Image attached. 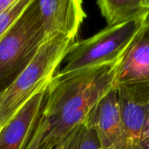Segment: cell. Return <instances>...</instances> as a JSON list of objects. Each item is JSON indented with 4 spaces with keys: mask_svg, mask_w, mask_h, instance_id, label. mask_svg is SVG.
Segmentation results:
<instances>
[{
    "mask_svg": "<svg viewBox=\"0 0 149 149\" xmlns=\"http://www.w3.org/2000/svg\"><path fill=\"white\" fill-rule=\"evenodd\" d=\"M119 62L70 72H57L45 92L41 120L45 131L38 149H56L86 122L102 98L115 87Z\"/></svg>",
    "mask_w": 149,
    "mask_h": 149,
    "instance_id": "1",
    "label": "cell"
},
{
    "mask_svg": "<svg viewBox=\"0 0 149 149\" xmlns=\"http://www.w3.org/2000/svg\"><path fill=\"white\" fill-rule=\"evenodd\" d=\"M76 41L56 35L45 41L13 83L0 95V126H4L32 97L46 90Z\"/></svg>",
    "mask_w": 149,
    "mask_h": 149,
    "instance_id": "2",
    "label": "cell"
},
{
    "mask_svg": "<svg viewBox=\"0 0 149 149\" xmlns=\"http://www.w3.org/2000/svg\"><path fill=\"white\" fill-rule=\"evenodd\" d=\"M148 20V16L131 22L107 26L93 36L75 42L63 60L65 65L58 72L65 73L119 62Z\"/></svg>",
    "mask_w": 149,
    "mask_h": 149,
    "instance_id": "3",
    "label": "cell"
},
{
    "mask_svg": "<svg viewBox=\"0 0 149 149\" xmlns=\"http://www.w3.org/2000/svg\"><path fill=\"white\" fill-rule=\"evenodd\" d=\"M125 138L124 149H146L143 134L149 113V82L116 87Z\"/></svg>",
    "mask_w": 149,
    "mask_h": 149,
    "instance_id": "5",
    "label": "cell"
},
{
    "mask_svg": "<svg viewBox=\"0 0 149 149\" xmlns=\"http://www.w3.org/2000/svg\"><path fill=\"white\" fill-rule=\"evenodd\" d=\"M56 149H100L93 128L87 123L76 127Z\"/></svg>",
    "mask_w": 149,
    "mask_h": 149,
    "instance_id": "11",
    "label": "cell"
},
{
    "mask_svg": "<svg viewBox=\"0 0 149 149\" xmlns=\"http://www.w3.org/2000/svg\"><path fill=\"white\" fill-rule=\"evenodd\" d=\"M97 5L107 26L149 16V0H99Z\"/></svg>",
    "mask_w": 149,
    "mask_h": 149,
    "instance_id": "10",
    "label": "cell"
},
{
    "mask_svg": "<svg viewBox=\"0 0 149 149\" xmlns=\"http://www.w3.org/2000/svg\"><path fill=\"white\" fill-rule=\"evenodd\" d=\"M144 146H145L146 149H147V148H149V135L148 137L144 141Z\"/></svg>",
    "mask_w": 149,
    "mask_h": 149,
    "instance_id": "15",
    "label": "cell"
},
{
    "mask_svg": "<svg viewBox=\"0 0 149 149\" xmlns=\"http://www.w3.org/2000/svg\"><path fill=\"white\" fill-rule=\"evenodd\" d=\"M86 122L93 128L100 149H124L125 138L116 87L106 94Z\"/></svg>",
    "mask_w": 149,
    "mask_h": 149,
    "instance_id": "7",
    "label": "cell"
},
{
    "mask_svg": "<svg viewBox=\"0 0 149 149\" xmlns=\"http://www.w3.org/2000/svg\"><path fill=\"white\" fill-rule=\"evenodd\" d=\"M149 82V20L119 61L115 87Z\"/></svg>",
    "mask_w": 149,
    "mask_h": 149,
    "instance_id": "9",
    "label": "cell"
},
{
    "mask_svg": "<svg viewBox=\"0 0 149 149\" xmlns=\"http://www.w3.org/2000/svg\"><path fill=\"white\" fill-rule=\"evenodd\" d=\"M44 131H45V124L40 118V120L37 126L35 133H34V134H33V136H32L29 145L27 146L26 149H38L39 142H40V140H41L42 135L44 134Z\"/></svg>",
    "mask_w": 149,
    "mask_h": 149,
    "instance_id": "12",
    "label": "cell"
},
{
    "mask_svg": "<svg viewBox=\"0 0 149 149\" xmlns=\"http://www.w3.org/2000/svg\"><path fill=\"white\" fill-rule=\"evenodd\" d=\"M45 41L56 36L75 38L86 17L81 0H35Z\"/></svg>",
    "mask_w": 149,
    "mask_h": 149,
    "instance_id": "6",
    "label": "cell"
},
{
    "mask_svg": "<svg viewBox=\"0 0 149 149\" xmlns=\"http://www.w3.org/2000/svg\"><path fill=\"white\" fill-rule=\"evenodd\" d=\"M16 0H0V14L14 3Z\"/></svg>",
    "mask_w": 149,
    "mask_h": 149,
    "instance_id": "13",
    "label": "cell"
},
{
    "mask_svg": "<svg viewBox=\"0 0 149 149\" xmlns=\"http://www.w3.org/2000/svg\"><path fill=\"white\" fill-rule=\"evenodd\" d=\"M0 95H1V94H0ZM1 128H2V127H1V126H0V130H1Z\"/></svg>",
    "mask_w": 149,
    "mask_h": 149,
    "instance_id": "16",
    "label": "cell"
},
{
    "mask_svg": "<svg viewBox=\"0 0 149 149\" xmlns=\"http://www.w3.org/2000/svg\"><path fill=\"white\" fill-rule=\"evenodd\" d=\"M149 135V113L148 115V119H147V122H146V126H145V130H144V134H143V143L144 141L148 137Z\"/></svg>",
    "mask_w": 149,
    "mask_h": 149,
    "instance_id": "14",
    "label": "cell"
},
{
    "mask_svg": "<svg viewBox=\"0 0 149 149\" xmlns=\"http://www.w3.org/2000/svg\"><path fill=\"white\" fill-rule=\"evenodd\" d=\"M44 42L35 0H31L0 40V94L31 63Z\"/></svg>",
    "mask_w": 149,
    "mask_h": 149,
    "instance_id": "4",
    "label": "cell"
},
{
    "mask_svg": "<svg viewBox=\"0 0 149 149\" xmlns=\"http://www.w3.org/2000/svg\"><path fill=\"white\" fill-rule=\"evenodd\" d=\"M46 90L32 97L0 130V149H26L40 120Z\"/></svg>",
    "mask_w": 149,
    "mask_h": 149,
    "instance_id": "8",
    "label": "cell"
}]
</instances>
